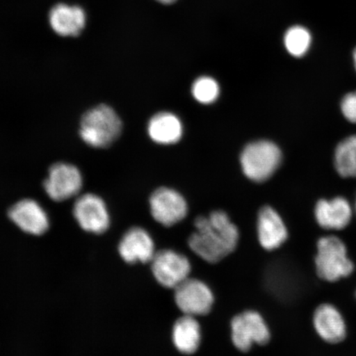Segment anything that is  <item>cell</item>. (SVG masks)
<instances>
[{
    "label": "cell",
    "instance_id": "obj_24",
    "mask_svg": "<svg viewBox=\"0 0 356 356\" xmlns=\"http://www.w3.org/2000/svg\"><path fill=\"white\" fill-rule=\"evenodd\" d=\"M353 61H354L355 69L356 70V47L355 48V50L353 51Z\"/></svg>",
    "mask_w": 356,
    "mask_h": 356
},
{
    "label": "cell",
    "instance_id": "obj_5",
    "mask_svg": "<svg viewBox=\"0 0 356 356\" xmlns=\"http://www.w3.org/2000/svg\"><path fill=\"white\" fill-rule=\"evenodd\" d=\"M230 327L232 343L243 353H248L254 345L264 346L270 340L268 325L254 310L243 311L234 316Z\"/></svg>",
    "mask_w": 356,
    "mask_h": 356
},
{
    "label": "cell",
    "instance_id": "obj_25",
    "mask_svg": "<svg viewBox=\"0 0 356 356\" xmlns=\"http://www.w3.org/2000/svg\"><path fill=\"white\" fill-rule=\"evenodd\" d=\"M356 213V199H355V211H354Z\"/></svg>",
    "mask_w": 356,
    "mask_h": 356
},
{
    "label": "cell",
    "instance_id": "obj_9",
    "mask_svg": "<svg viewBox=\"0 0 356 356\" xmlns=\"http://www.w3.org/2000/svg\"><path fill=\"white\" fill-rule=\"evenodd\" d=\"M48 197L55 202H64L79 193L83 186L81 172L77 167L67 163H57L49 169L44 181Z\"/></svg>",
    "mask_w": 356,
    "mask_h": 356
},
{
    "label": "cell",
    "instance_id": "obj_2",
    "mask_svg": "<svg viewBox=\"0 0 356 356\" xmlns=\"http://www.w3.org/2000/svg\"><path fill=\"white\" fill-rule=\"evenodd\" d=\"M314 267L316 277L326 284L348 279L356 270L348 244L332 234L323 235L316 242Z\"/></svg>",
    "mask_w": 356,
    "mask_h": 356
},
{
    "label": "cell",
    "instance_id": "obj_16",
    "mask_svg": "<svg viewBox=\"0 0 356 356\" xmlns=\"http://www.w3.org/2000/svg\"><path fill=\"white\" fill-rule=\"evenodd\" d=\"M49 24L60 37H78L86 26L87 15L82 7L58 3L49 12Z\"/></svg>",
    "mask_w": 356,
    "mask_h": 356
},
{
    "label": "cell",
    "instance_id": "obj_23",
    "mask_svg": "<svg viewBox=\"0 0 356 356\" xmlns=\"http://www.w3.org/2000/svg\"><path fill=\"white\" fill-rule=\"evenodd\" d=\"M156 1H158L163 4H171L172 3L176 2L177 0H156Z\"/></svg>",
    "mask_w": 356,
    "mask_h": 356
},
{
    "label": "cell",
    "instance_id": "obj_26",
    "mask_svg": "<svg viewBox=\"0 0 356 356\" xmlns=\"http://www.w3.org/2000/svg\"><path fill=\"white\" fill-rule=\"evenodd\" d=\"M355 302H356V289H355Z\"/></svg>",
    "mask_w": 356,
    "mask_h": 356
},
{
    "label": "cell",
    "instance_id": "obj_8",
    "mask_svg": "<svg viewBox=\"0 0 356 356\" xmlns=\"http://www.w3.org/2000/svg\"><path fill=\"white\" fill-rule=\"evenodd\" d=\"M150 264L155 280L167 289H175L188 279L191 273L188 258L172 249L156 252Z\"/></svg>",
    "mask_w": 356,
    "mask_h": 356
},
{
    "label": "cell",
    "instance_id": "obj_3",
    "mask_svg": "<svg viewBox=\"0 0 356 356\" xmlns=\"http://www.w3.org/2000/svg\"><path fill=\"white\" fill-rule=\"evenodd\" d=\"M122 122L111 106L102 104L86 111L80 122L79 135L93 148H106L121 135Z\"/></svg>",
    "mask_w": 356,
    "mask_h": 356
},
{
    "label": "cell",
    "instance_id": "obj_1",
    "mask_svg": "<svg viewBox=\"0 0 356 356\" xmlns=\"http://www.w3.org/2000/svg\"><path fill=\"white\" fill-rule=\"evenodd\" d=\"M194 226L195 230L188 238V247L208 264H216L224 260L238 247V227L225 211H216L209 216H198Z\"/></svg>",
    "mask_w": 356,
    "mask_h": 356
},
{
    "label": "cell",
    "instance_id": "obj_4",
    "mask_svg": "<svg viewBox=\"0 0 356 356\" xmlns=\"http://www.w3.org/2000/svg\"><path fill=\"white\" fill-rule=\"evenodd\" d=\"M282 160V150L273 142L268 140L248 144L240 156L244 175L256 182L269 179L277 170Z\"/></svg>",
    "mask_w": 356,
    "mask_h": 356
},
{
    "label": "cell",
    "instance_id": "obj_6",
    "mask_svg": "<svg viewBox=\"0 0 356 356\" xmlns=\"http://www.w3.org/2000/svg\"><path fill=\"white\" fill-rule=\"evenodd\" d=\"M312 326L316 336L328 346L344 343L349 337L343 311L331 302H323L316 307L312 314Z\"/></svg>",
    "mask_w": 356,
    "mask_h": 356
},
{
    "label": "cell",
    "instance_id": "obj_12",
    "mask_svg": "<svg viewBox=\"0 0 356 356\" xmlns=\"http://www.w3.org/2000/svg\"><path fill=\"white\" fill-rule=\"evenodd\" d=\"M314 219L327 232H340L348 228L353 220L354 209L343 197L321 199L315 204Z\"/></svg>",
    "mask_w": 356,
    "mask_h": 356
},
{
    "label": "cell",
    "instance_id": "obj_15",
    "mask_svg": "<svg viewBox=\"0 0 356 356\" xmlns=\"http://www.w3.org/2000/svg\"><path fill=\"white\" fill-rule=\"evenodd\" d=\"M118 251L122 259L130 264H150L157 252L152 237L140 227H134L123 235Z\"/></svg>",
    "mask_w": 356,
    "mask_h": 356
},
{
    "label": "cell",
    "instance_id": "obj_7",
    "mask_svg": "<svg viewBox=\"0 0 356 356\" xmlns=\"http://www.w3.org/2000/svg\"><path fill=\"white\" fill-rule=\"evenodd\" d=\"M175 302L182 314L197 318L211 313L215 304L211 289L202 280L186 279L175 289Z\"/></svg>",
    "mask_w": 356,
    "mask_h": 356
},
{
    "label": "cell",
    "instance_id": "obj_20",
    "mask_svg": "<svg viewBox=\"0 0 356 356\" xmlns=\"http://www.w3.org/2000/svg\"><path fill=\"white\" fill-rule=\"evenodd\" d=\"M284 43L289 55L300 58L309 51L312 35L305 26H293L284 35Z\"/></svg>",
    "mask_w": 356,
    "mask_h": 356
},
{
    "label": "cell",
    "instance_id": "obj_13",
    "mask_svg": "<svg viewBox=\"0 0 356 356\" xmlns=\"http://www.w3.org/2000/svg\"><path fill=\"white\" fill-rule=\"evenodd\" d=\"M8 216L21 230L32 235H42L50 226L46 211L32 199L21 200L13 204L8 210Z\"/></svg>",
    "mask_w": 356,
    "mask_h": 356
},
{
    "label": "cell",
    "instance_id": "obj_10",
    "mask_svg": "<svg viewBox=\"0 0 356 356\" xmlns=\"http://www.w3.org/2000/svg\"><path fill=\"white\" fill-rule=\"evenodd\" d=\"M75 220L86 232L100 234L110 226V215L106 204L99 195L92 193L80 195L74 203Z\"/></svg>",
    "mask_w": 356,
    "mask_h": 356
},
{
    "label": "cell",
    "instance_id": "obj_14",
    "mask_svg": "<svg viewBox=\"0 0 356 356\" xmlns=\"http://www.w3.org/2000/svg\"><path fill=\"white\" fill-rule=\"evenodd\" d=\"M257 238L266 251L277 250L289 238L288 229L279 213L273 207H262L258 213Z\"/></svg>",
    "mask_w": 356,
    "mask_h": 356
},
{
    "label": "cell",
    "instance_id": "obj_11",
    "mask_svg": "<svg viewBox=\"0 0 356 356\" xmlns=\"http://www.w3.org/2000/svg\"><path fill=\"white\" fill-rule=\"evenodd\" d=\"M151 215L155 221L165 227L175 225L188 215L186 200L175 190L160 188L149 199Z\"/></svg>",
    "mask_w": 356,
    "mask_h": 356
},
{
    "label": "cell",
    "instance_id": "obj_19",
    "mask_svg": "<svg viewBox=\"0 0 356 356\" xmlns=\"http://www.w3.org/2000/svg\"><path fill=\"white\" fill-rule=\"evenodd\" d=\"M334 165L341 177H356V135L346 138L337 145Z\"/></svg>",
    "mask_w": 356,
    "mask_h": 356
},
{
    "label": "cell",
    "instance_id": "obj_17",
    "mask_svg": "<svg viewBox=\"0 0 356 356\" xmlns=\"http://www.w3.org/2000/svg\"><path fill=\"white\" fill-rule=\"evenodd\" d=\"M202 337V327L197 318L193 316L184 314L173 324L172 343L181 354L189 355L197 353Z\"/></svg>",
    "mask_w": 356,
    "mask_h": 356
},
{
    "label": "cell",
    "instance_id": "obj_18",
    "mask_svg": "<svg viewBox=\"0 0 356 356\" xmlns=\"http://www.w3.org/2000/svg\"><path fill=\"white\" fill-rule=\"evenodd\" d=\"M184 133L180 119L171 113H160L154 115L148 124L150 139L159 145H173L181 140Z\"/></svg>",
    "mask_w": 356,
    "mask_h": 356
},
{
    "label": "cell",
    "instance_id": "obj_21",
    "mask_svg": "<svg viewBox=\"0 0 356 356\" xmlns=\"http://www.w3.org/2000/svg\"><path fill=\"white\" fill-rule=\"evenodd\" d=\"M191 92L194 99L200 104H211L219 97V83L211 77H200L194 82Z\"/></svg>",
    "mask_w": 356,
    "mask_h": 356
},
{
    "label": "cell",
    "instance_id": "obj_22",
    "mask_svg": "<svg viewBox=\"0 0 356 356\" xmlns=\"http://www.w3.org/2000/svg\"><path fill=\"white\" fill-rule=\"evenodd\" d=\"M341 111L347 121L356 124V91L347 93L342 99Z\"/></svg>",
    "mask_w": 356,
    "mask_h": 356
}]
</instances>
